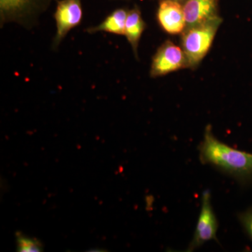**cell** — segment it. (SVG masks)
<instances>
[{
    "instance_id": "obj_1",
    "label": "cell",
    "mask_w": 252,
    "mask_h": 252,
    "mask_svg": "<svg viewBox=\"0 0 252 252\" xmlns=\"http://www.w3.org/2000/svg\"><path fill=\"white\" fill-rule=\"evenodd\" d=\"M198 150L202 163L217 167L239 180L252 178V154L220 142L214 135L211 126L205 128Z\"/></svg>"
},
{
    "instance_id": "obj_2",
    "label": "cell",
    "mask_w": 252,
    "mask_h": 252,
    "mask_svg": "<svg viewBox=\"0 0 252 252\" xmlns=\"http://www.w3.org/2000/svg\"><path fill=\"white\" fill-rule=\"evenodd\" d=\"M221 22V18L218 16L207 22L185 30L182 44L187 58V67H195L201 62L211 47Z\"/></svg>"
},
{
    "instance_id": "obj_3",
    "label": "cell",
    "mask_w": 252,
    "mask_h": 252,
    "mask_svg": "<svg viewBox=\"0 0 252 252\" xmlns=\"http://www.w3.org/2000/svg\"><path fill=\"white\" fill-rule=\"evenodd\" d=\"M53 0H0V23H16L27 30L36 26Z\"/></svg>"
},
{
    "instance_id": "obj_4",
    "label": "cell",
    "mask_w": 252,
    "mask_h": 252,
    "mask_svg": "<svg viewBox=\"0 0 252 252\" xmlns=\"http://www.w3.org/2000/svg\"><path fill=\"white\" fill-rule=\"evenodd\" d=\"M217 230L218 221L212 205L211 193L205 190L202 195L201 208L196 228L187 251L193 252L210 240L217 241Z\"/></svg>"
},
{
    "instance_id": "obj_5",
    "label": "cell",
    "mask_w": 252,
    "mask_h": 252,
    "mask_svg": "<svg viewBox=\"0 0 252 252\" xmlns=\"http://www.w3.org/2000/svg\"><path fill=\"white\" fill-rule=\"evenodd\" d=\"M81 0H61L58 1L54 17L56 21V34L53 41V49H57L63 39L72 28L82 21Z\"/></svg>"
},
{
    "instance_id": "obj_6",
    "label": "cell",
    "mask_w": 252,
    "mask_h": 252,
    "mask_svg": "<svg viewBox=\"0 0 252 252\" xmlns=\"http://www.w3.org/2000/svg\"><path fill=\"white\" fill-rule=\"evenodd\" d=\"M185 67L187 61L183 49L167 41L154 56L150 74L152 77H160Z\"/></svg>"
},
{
    "instance_id": "obj_7",
    "label": "cell",
    "mask_w": 252,
    "mask_h": 252,
    "mask_svg": "<svg viewBox=\"0 0 252 252\" xmlns=\"http://www.w3.org/2000/svg\"><path fill=\"white\" fill-rule=\"evenodd\" d=\"M157 17L162 29L169 34H180L187 27L184 8L179 1L162 0L159 4Z\"/></svg>"
},
{
    "instance_id": "obj_8",
    "label": "cell",
    "mask_w": 252,
    "mask_h": 252,
    "mask_svg": "<svg viewBox=\"0 0 252 252\" xmlns=\"http://www.w3.org/2000/svg\"><path fill=\"white\" fill-rule=\"evenodd\" d=\"M187 28L218 17L217 0H187L183 6Z\"/></svg>"
},
{
    "instance_id": "obj_9",
    "label": "cell",
    "mask_w": 252,
    "mask_h": 252,
    "mask_svg": "<svg viewBox=\"0 0 252 252\" xmlns=\"http://www.w3.org/2000/svg\"><path fill=\"white\" fill-rule=\"evenodd\" d=\"M145 28V23L142 18L140 9L137 7L128 11L126 23L125 36L137 57V49L141 36Z\"/></svg>"
},
{
    "instance_id": "obj_10",
    "label": "cell",
    "mask_w": 252,
    "mask_h": 252,
    "mask_svg": "<svg viewBox=\"0 0 252 252\" xmlns=\"http://www.w3.org/2000/svg\"><path fill=\"white\" fill-rule=\"evenodd\" d=\"M128 11L126 9H119L113 11L112 14L106 18L103 22L98 26L89 28L86 31L89 33L97 32H107L119 35H125L126 23Z\"/></svg>"
},
{
    "instance_id": "obj_11",
    "label": "cell",
    "mask_w": 252,
    "mask_h": 252,
    "mask_svg": "<svg viewBox=\"0 0 252 252\" xmlns=\"http://www.w3.org/2000/svg\"><path fill=\"white\" fill-rule=\"evenodd\" d=\"M17 251L20 252H39L43 251L42 243L38 239L32 238L23 234L21 232L16 233Z\"/></svg>"
},
{
    "instance_id": "obj_12",
    "label": "cell",
    "mask_w": 252,
    "mask_h": 252,
    "mask_svg": "<svg viewBox=\"0 0 252 252\" xmlns=\"http://www.w3.org/2000/svg\"><path fill=\"white\" fill-rule=\"evenodd\" d=\"M239 220L252 240V207L239 215Z\"/></svg>"
},
{
    "instance_id": "obj_13",
    "label": "cell",
    "mask_w": 252,
    "mask_h": 252,
    "mask_svg": "<svg viewBox=\"0 0 252 252\" xmlns=\"http://www.w3.org/2000/svg\"><path fill=\"white\" fill-rule=\"evenodd\" d=\"M174 1H182V0H174Z\"/></svg>"
}]
</instances>
